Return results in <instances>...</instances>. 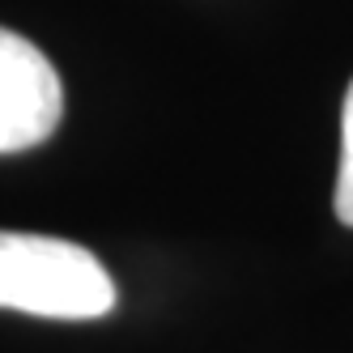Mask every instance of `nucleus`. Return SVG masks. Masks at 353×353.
Instances as JSON below:
<instances>
[{"instance_id":"1","label":"nucleus","mask_w":353,"mask_h":353,"mask_svg":"<svg viewBox=\"0 0 353 353\" xmlns=\"http://www.w3.org/2000/svg\"><path fill=\"white\" fill-rule=\"evenodd\" d=\"M0 307L43 319H103L115 307V281L81 243L0 230Z\"/></svg>"},{"instance_id":"2","label":"nucleus","mask_w":353,"mask_h":353,"mask_svg":"<svg viewBox=\"0 0 353 353\" xmlns=\"http://www.w3.org/2000/svg\"><path fill=\"white\" fill-rule=\"evenodd\" d=\"M64 119L56 64L30 39L0 26V154L43 145Z\"/></svg>"},{"instance_id":"3","label":"nucleus","mask_w":353,"mask_h":353,"mask_svg":"<svg viewBox=\"0 0 353 353\" xmlns=\"http://www.w3.org/2000/svg\"><path fill=\"white\" fill-rule=\"evenodd\" d=\"M332 209L353 230V81H349V94H345V111H341V166H336Z\"/></svg>"}]
</instances>
